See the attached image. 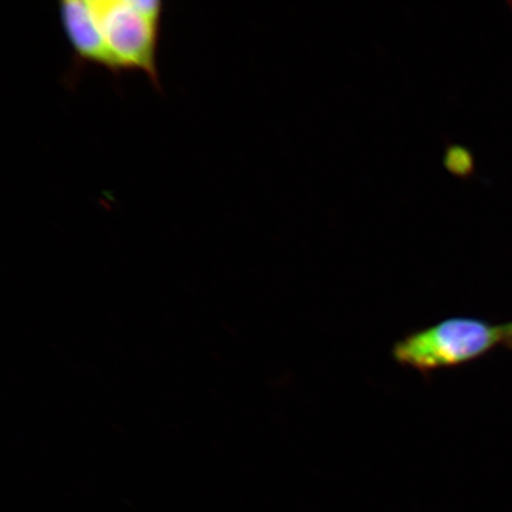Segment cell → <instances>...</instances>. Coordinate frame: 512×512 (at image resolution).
Segmentation results:
<instances>
[{
	"label": "cell",
	"instance_id": "4",
	"mask_svg": "<svg viewBox=\"0 0 512 512\" xmlns=\"http://www.w3.org/2000/svg\"><path fill=\"white\" fill-rule=\"evenodd\" d=\"M444 164L447 171L460 178H469L475 172V157L471 151L460 145H450L445 152Z\"/></svg>",
	"mask_w": 512,
	"mask_h": 512
},
{
	"label": "cell",
	"instance_id": "2",
	"mask_svg": "<svg viewBox=\"0 0 512 512\" xmlns=\"http://www.w3.org/2000/svg\"><path fill=\"white\" fill-rule=\"evenodd\" d=\"M91 4L123 72L139 70L160 89L157 50L164 4L158 0H91Z\"/></svg>",
	"mask_w": 512,
	"mask_h": 512
},
{
	"label": "cell",
	"instance_id": "5",
	"mask_svg": "<svg viewBox=\"0 0 512 512\" xmlns=\"http://www.w3.org/2000/svg\"><path fill=\"white\" fill-rule=\"evenodd\" d=\"M504 343L512 349V322L508 325H504Z\"/></svg>",
	"mask_w": 512,
	"mask_h": 512
},
{
	"label": "cell",
	"instance_id": "1",
	"mask_svg": "<svg viewBox=\"0 0 512 512\" xmlns=\"http://www.w3.org/2000/svg\"><path fill=\"white\" fill-rule=\"evenodd\" d=\"M504 343V328L471 317H453L414 331L393 345L396 363L430 376L464 366Z\"/></svg>",
	"mask_w": 512,
	"mask_h": 512
},
{
	"label": "cell",
	"instance_id": "3",
	"mask_svg": "<svg viewBox=\"0 0 512 512\" xmlns=\"http://www.w3.org/2000/svg\"><path fill=\"white\" fill-rule=\"evenodd\" d=\"M59 12L62 29L76 59L106 68L117 76L123 73L102 35L91 0H62Z\"/></svg>",
	"mask_w": 512,
	"mask_h": 512
}]
</instances>
